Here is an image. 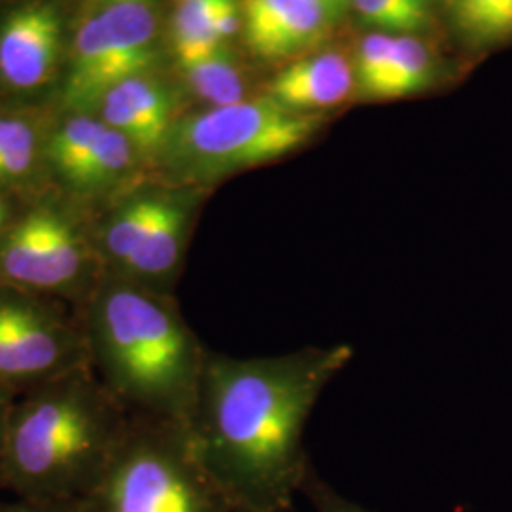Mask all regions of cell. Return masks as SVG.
<instances>
[{"mask_svg": "<svg viewBox=\"0 0 512 512\" xmlns=\"http://www.w3.org/2000/svg\"><path fill=\"white\" fill-rule=\"evenodd\" d=\"M156 33V16L147 4H110L86 19L74 42L67 105L86 110L103 103L114 86L147 73L156 61Z\"/></svg>", "mask_w": 512, "mask_h": 512, "instance_id": "9", "label": "cell"}, {"mask_svg": "<svg viewBox=\"0 0 512 512\" xmlns=\"http://www.w3.org/2000/svg\"><path fill=\"white\" fill-rule=\"evenodd\" d=\"M302 492L308 494L317 512H372L336 494L329 484H325L319 476L315 475L313 469L308 473Z\"/></svg>", "mask_w": 512, "mask_h": 512, "instance_id": "22", "label": "cell"}, {"mask_svg": "<svg viewBox=\"0 0 512 512\" xmlns=\"http://www.w3.org/2000/svg\"><path fill=\"white\" fill-rule=\"evenodd\" d=\"M44 160V150L31 124L0 116V190H18L31 183Z\"/></svg>", "mask_w": 512, "mask_h": 512, "instance_id": "19", "label": "cell"}, {"mask_svg": "<svg viewBox=\"0 0 512 512\" xmlns=\"http://www.w3.org/2000/svg\"><path fill=\"white\" fill-rule=\"evenodd\" d=\"M99 4H107V6H110V4H120L122 0H97Z\"/></svg>", "mask_w": 512, "mask_h": 512, "instance_id": "27", "label": "cell"}, {"mask_svg": "<svg viewBox=\"0 0 512 512\" xmlns=\"http://www.w3.org/2000/svg\"><path fill=\"white\" fill-rule=\"evenodd\" d=\"M355 93L353 57L340 50H317L287 63L272 76L266 97L296 114H325Z\"/></svg>", "mask_w": 512, "mask_h": 512, "instance_id": "12", "label": "cell"}, {"mask_svg": "<svg viewBox=\"0 0 512 512\" xmlns=\"http://www.w3.org/2000/svg\"><path fill=\"white\" fill-rule=\"evenodd\" d=\"M230 512H262V511H253V509H241V507H232Z\"/></svg>", "mask_w": 512, "mask_h": 512, "instance_id": "28", "label": "cell"}, {"mask_svg": "<svg viewBox=\"0 0 512 512\" xmlns=\"http://www.w3.org/2000/svg\"><path fill=\"white\" fill-rule=\"evenodd\" d=\"M0 512H78L73 505H55V503H37L18 497L0 499Z\"/></svg>", "mask_w": 512, "mask_h": 512, "instance_id": "23", "label": "cell"}, {"mask_svg": "<svg viewBox=\"0 0 512 512\" xmlns=\"http://www.w3.org/2000/svg\"><path fill=\"white\" fill-rule=\"evenodd\" d=\"M59 19L48 6L14 12L0 29V76L16 88H35L54 69Z\"/></svg>", "mask_w": 512, "mask_h": 512, "instance_id": "14", "label": "cell"}, {"mask_svg": "<svg viewBox=\"0 0 512 512\" xmlns=\"http://www.w3.org/2000/svg\"><path fill=\"white\" fill-rule=\"evenodd\" d=\"M459 42L473 52L512 44V0H440Z\"/></svg>", "mask_w": 512, "mask_h": 512, "instance_id": "15", "label": "cell"}, {"mask_svg": "<svg viewBox=\"0 0 512 512\" xmlns=\"http://www.w3.org/2000/svg\"><path fill=\"white\" fill-rule=\"evenodd\" d=\"M82 365L78 308L0 281V384L21 393Z\"/></svg>", "mask_w": 512, "mask_h": 512, "instance_id": "8", "label": "cell"}, {"mask_svg": "<svg viewBox=\"0 0 512 512\" xmlns=\"http://www.w3.org/2000/svg\"><path fill=\"white\" fill-rule=\"evenodd\" d=\"M220 2L222 0H177L173 14V46L179 61L224 46L215 31Z\"/></svg>", "mask_w": 512, "mask_h": 512, "instance_id": "20", "label": "cell"}, {"mask_svg": "<svg viewBox=\"0 0 512 512\" xmlns=\"http://www.w3.org/2000/svg\"><path fill=\"white\" fill-rule=\"evenodd\" d=\"M103 277L93 224L69 205L33 203L0 236L2 283L82 308Z\"/></svg>", "mask_w": 512, "mask_h": 512, "instance_id": "7", "label": "cell"}, {"mask_svg": "<svg viewBox=\"0 0 512 512\" xmlns=\"http://www.w3.org/2000/svg\"><path fill=\"white\" fill-rule=\"evenodd\" d=\"M327 8H329L332 18L336 19V23L349 14V0H321Z\"/></svg>", "mask_w": 512, "mask_h": 512, "instance_id": "26", "label": "cell"}, {"mask_svg": "<svg viewBox=\"0 0 512 512\" xmlns=\"http://www.w3.org/2000/svg\"><path fill=\"white\" fill-rule=\"evenodd\" d=\"M325 114H296L266 95L177 120L152 175L209 190L236 173L281 162L310 147Z\"/></svg>", "mask_w": 512, "mask_h": 512, "instance_id": "4", "label": "cell"}, {"mask_svg": "<svg viewBox=\"0 0 512 512\" xmlns=\"http://www.w3.org/2000/svg\"><path fill=\"white\" fill-rule=\"evenodd\" d=\"M439 76V59L420 37H395L382 101L427 92Z\"/></svg>", "mask_w": 512, "mask_h": 512, "instance_id": "18", "label": "cell"}, {"mask_svg": "<svg viewBox=\"0 0 512 512\" xmlns=\"http://www.w3.org/2000/svg\"><path fill=\"white\" fill-rule=\"evenodd\" d=\"M440 0H349V12L359 21L391 37H420L429 31Z\"/></svg>", "mask_w": 512, "mask_h": 512, "instance_id": "16", "label": "cell"}, {"mask_svg": "<svg viewBox=\"0 0 512 512\" xmlns=\"http://www.w3.org/2000/svg\"><path fill=\"white\" fill-rule=\"evenodd\" d=\"M78 313L88 365L129 420L188 427L209 349L177 298L105 274Z\"/></svg>", "mask_w": 512, "mask_h": 512, "instance_id": "2", "label": "cell"}, {"mask_svg": "<svg viewBox=\"0 0 512 512\" xmlns=\"http://www.w3.org/2000/svg\"><path fill=\"white\" fill-rule=\"evenodd\" d=\"M179 65L194 92L211 105L226 107L245 99L243 74L234 55L224 46L207 54L181 59Z\"/></svg>", "mask_w": 512, "mask_h": 512, "instance_id": "17", "label": "cell"}, {"mask_svg": "<svg viewBox=\"0 0 512 512\" xmlns=\"http://www.w3.org/2000/svg\"><path fill=\"white\" fill-rule=\"evenodd\" d=\"M18 391L8 387V385L0 384V448H2V440H4V431H6V421L10 416V408L16 401Z\"/></svg>", "mask_w": 512, "mask_h": 512, "instance_id": "24", "label": "cell"}, {"mask_svg": "<svg viewBox=\"0 0 512 512\" xmlns=\"http://www.w3.org/2000/svg\"><path fill=\"white\" fill-rule=\"evenodd\" d=\"M103 122L120 131L152 171L177 120L169 90L145 76H135L105 95Z\"/></svg>", "mask_w": 512, "mask_h": 512, "instance_id": "13", "label": "cell"}, {"mask_svg": "<svg viewBox=\"0 0 512 512\" xmlns=\"http://www.w3.org/2000/svg\"><path fill=\"white\" fill-rule=\"evenodd\" d=\"M241 31L266 63H291L313 54L336 25L321 0H239Z\"/></svg>", "mask_w": 512, "mask_h": 512, "instance_id": "11", "label": "cell"}, {"mask_svg": "<svg viewBox=\"0 0 512 512\" xmlns=\"http://www.w3.org/2000/svg\"><path fill=\"white\" fill-rule=\"evenodd\" d=\"M205 192L150 175L114 198L93 224L105 274L175 296Z\"/></svg>", "mask_w": 512, "mask_h": 512, "instance_id": "6", "label": "cell"}, {"mask_svg": "<svg viewBox=\"0 0 512 512\" xmlns=\"http://www.w3.org/2000/svg\"><path fill=\"white\" fill-rule=\"evenodd\" d=\"M395 37L385 33H368L361 38L353 55L355 93L366 101H382L385 78L393 57Z\"/></svg>", "mask_w": 512, "mask_h": 512, "instance_id": "21", "label": "cell"}, {"mask_svg": "<svg viewBox=\"0 0 512 512\" xmlns=\"http://www.w3.org/2000/svg\"><path fill=\"white\" fill-rule=\"evenodd\" d=\"M129 423L90 365L21 391L0 448V492L76 505L109 465Z\"/></svg>", "mask_w": 512, "mask_h": 512, "instance_id": "3", "label": "cell"}, {"mask_svg": "<svg viewBox=\"0 0 512 512\" xmlns=\"http://www.w3.org/2000/svg\"><path fill=\"white\" fill-rule=\"evenodd\" d=\"M57 186L78 202H107L150 175L145 158L103 120L78 114L50 135L44 145Z\"/></svg>", "mask_w": 512, "mask_h": 512, "instance_id": "10", "label": "cell"}, {"mask_svg": "<svg viewBox=\"0 0 512 512\" xmlns=\"http://www.w3.org/2000/svg\"><path fill=\"white\" fill-rule=\"evenodd\" d=\"M78 512H230L234 507L203 467L188 427L129 423L109 465Z\"/></svg>", "mask_w": 512, "mask_h": 512, "instance_id": "5", "label": "cell"}, {"mask_svg": "<svg viewBox=\"0 0 512 512\" xmlns=\"http://www.w3.org/2000/svg\"><path fill=\"white\" fill-rule=\"evenodd\" d=\"M353 355L349 344L253 359L209 349L188 431L234 507L291 511L311 471L304 446L311 412Z\"/></svg>", "mask_w": 512, "mask_h": 512, "instance_id": "1", "label": "cell"}, {"mask_svg": "<svg viewBox=\"0 0 512 512\" xmlns=\"http://www.w3.org/2000/svg\"><path fill=\"white\" fill-rule=\"evenodd\" d=\"M16 215L18 213H14L8 194L4 190H0V236L6 232V228L10 226V222L14 220Z\"/></svg>", "mask_w": 512, "mask_h": 512, "instance_id": "25", "label": "cell"}]
</instances>
